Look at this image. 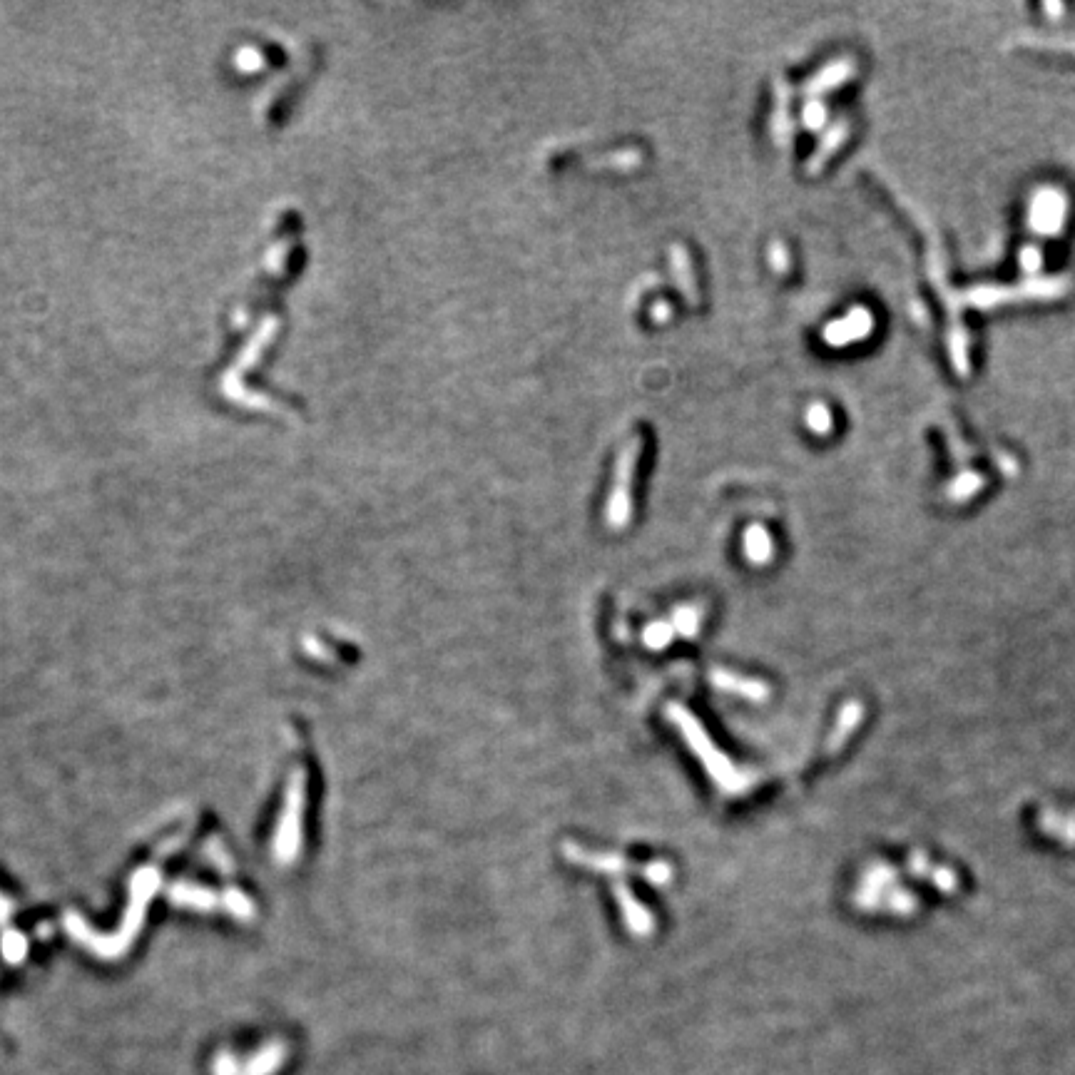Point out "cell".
Listing matches in <instances>:
<instances>
[{
    "instance_id": "6da1fadb",
    "label": "cell",
    "mask_w": 1075,
    "mask_h": 1075,
    "mask_svg": "<svg viewBox=\"0 0 1075 1075\" xmlns=\"http://www.w3.org/2000/svg\"><path fill=\"white\" fill-rule=\"evenodd\" d=\"M284 1058H287V1053H284L282 1048H274V1051L262 1053L257 1061L249 1063L242 1075H282Z\"/></svg>"
}]
</instances>
